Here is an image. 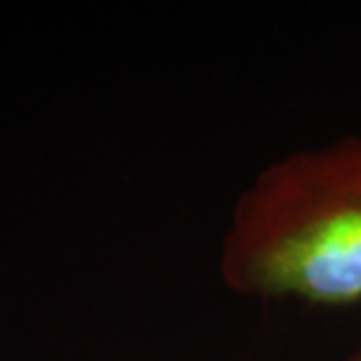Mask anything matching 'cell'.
Here are the masks:
<instances>
[{
	"instance_id": "obj_2",
	"label": "cell",
	"mask_w": 361,
	"mask_h": 361,
	"mask_svg": "<svg viewBox=\"0 0 361 361\" xmlns=\"http://www.w3.org/2000/svg\"><path fill=\"white\" fill-rule=\"evenodd\" d=\"M345 361H361V343L357 345L355 350L350 352V355H348V359H345Z\"/></svg>"
},
{
	"instance_id": "obj_1",
	"label": "cell",
	"mask_w": 361,
	"mask_h": 361,
	"mask_svg": "<svg viewBox=\"0 0 361 361\" xmlns=\"http://www.w3.org/2000/svg\"><path fill=\"white\" fill-rule=\"evenodd\" d=\"M219 274L244 298L361 302V134L265 164L235 200Z\"/></svg>"
}]
</instances>
